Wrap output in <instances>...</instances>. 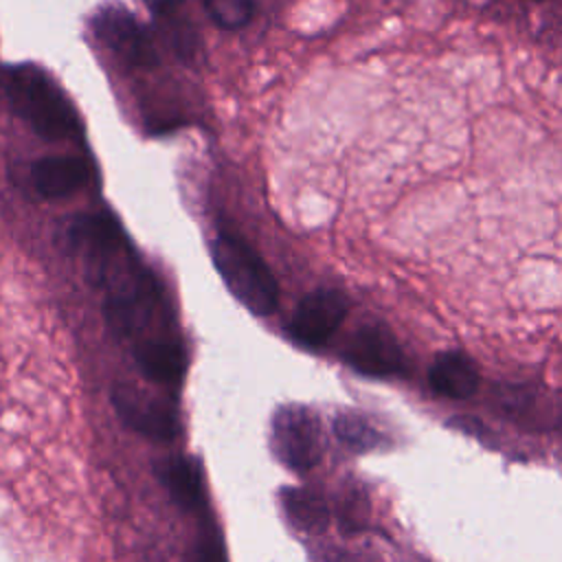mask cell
Masks as SVG:
<instances>
[{
	"label": "cell",
	"mask_w": 562,
	"mask_h": 562,
	"mask_svg": "<svg viewBox=\"0 0 562 562\" xmlns=\"http://www.w3.org/2000/svg\"><path fill=\"white\" fill-rule=\"evenodd\" d=\"M345 362L369 378H389L404 369V353L395 336L380 323L362 325L349 338Z\"/></svg>",
	"instance_id": "obj_7"
},
{
	"label": "cell",
	"mask_w": 562,
	"mask_h": 562,
	"mask_svg": "<svg viewBox=\"0 0 562 562\" xmlns=\"http://www.w3.org/2000/svg\"><path fill=\"white\" fill-rule=\"evenodd\" d=\"M349 310V301L342 292L321 288L301 299L290 323L288 334L301 347H323L340 327Z\"/></svg>",
	"instance_id": "obj_6"
},
{
	"label": "cell",
	"mask_w": 562,
	"mask_h": 562,
	"mask_svg": "<svg viewBox=\"0 0 562 562\" xmlns=\"http://www.w3.org/2000/svg\"><path fill=\"white\" fill-rule=\"evenodd\" d=\"M92 31L119 59L134 68L158 66V50L140 22L123 4H105L92 15Z\"/></svg>",
	"instance_id": "obj_4"
},
{
	"label": "cell",
	"mask_w": 562,
	"mask_h": 562,
	"mask_svg": "<svg viewBox=\"0 0 562 562\" xmlns=\"http://www.w3.org/2000/svg\"><path fill=\"white\" fill-rule=\"evenodd\" d=\"M281 507L288 522L303 533H321L329 522L325 498L310 487H283Z\"/></svg>",
	"instance_id": "obj_12"
},
{
	"label": "cell",
	"mask_w": 562,
	"mask_h": 562,
	"mask_svg": "<svg viewBox=\"0 0 562 562\" xmlns=\"http://www.w3.org/2000/svg\"><path fill=\"white\" fill-rule=\"evenodd\" d=\"M7 97L11 108L46 140H75L81 125L72 103L48 72L33 64L7 70Z\"/></svg>",
	"instance_id": "obj_1"
},
{
	"label": "cell",
	"mask_w": 562,
	"mask_h": 562,
	"mask_svg": "<svg viewBox=\"0 0 562 562\" xmlns=\"http://www.w3.org/2000/svg\"><path fill=\"white\" fill-rule=\"evenodd\" d=\"M140 373L158 384H178L187 369V353L176 338H145L134 347Z\"/></svg>",
	"instance_id": "obj_9"
},
{
	"label": "cell",
	"mask_w": 562,
	"mask_h": 562,
	"mask_svg": "<svg viewBox=\"0 0 562 562\" xmlns=\"http://www.w3.org/2000/svg\"><path fill=\"white\" fill-rule=\"evenodd\" d=\"M428 380L439 395H446L450 400H465L479 386V371L468 356L459 351H448L432 362Z\"/></svg>",
	"instance_id": "obj_11"
},
{
	"label": "cell",
	"mask_w": 562,
	"mask_h": 562,
	"mask_svg": "<svg viewBox=\"0 0 562 562\" xmlns=\"http://www.w3.org/2000/svg\"><path fill=\"white\" fill-rule=\"evenodd\" d=\"M202 4L222 29H241L255 13V0H202Z\"/></svg>",
	"instance_id": "obj_15"
},
{
	"label": "cell",
	"mask_w": 562,
	"mask_h": 562,
	"mask_svg": "<svg viewBox=\"0 0 562 562\" xmlns=\"http://www.w3.org/2000/svg\"><path fill=\"white\" fill-rule=\"evenodd\" d=\"M156 474L165 485L169 498L184 512H193L202 505V470L189 454H173L156 465Z\"/></svg>",
	"instance_id": "obj_10"
},
{
	"label": "cell",
	"mask_w": 562,
	"mask_h": 562,
	"mask_svg": "<svg viewBox=\"0 0 562 562\" xmlns=\"http://www.w3.org/2000/svg\"><path fill=\"white\" fill-rule=\"evenodd\" d=\"M334 432L338 441L351 452H369L382 443V432L378 426L362 413H338L334 419Z\"/></svg>",
	"instance_id": "obj_14"
},
{
	"label": "cell",
	"mask_w": 562,
	"mask_h": 562,
	"mask_svg": "<svg viewBox=\"0 0 562 562\" xmlns=\"http://www.w3.org/2000/svg\"><path fill=\"white\" fill-rule=\"evenodd\" d=\"M193 562H222V558L215 547H204V549H200V553Z\"/></svg>",
	"instance_id": "obj_17"
},
{
	"label": "cell",
	"mask_w": 562,
	"mask_h": 562,
	"mask_svg": "<svg viewBox=\"0 0 562 562\" xmlns=\"http://www.w3.org/2000/svg\"><path fill=\"white\" fill-rule=\"evenodd\" d=\"M154 18L160 22L165 35L180 57H189L195 48V33L191 24L180 15L182 0H143Z\"/></svg>",
	"instance_id": "obj_13"
},
{
	"label": "cell",
	"mask_w": 562,
	"mask_h": 562,
	"mask_svg": "<svg viewBox=\"0 0 562 562\" xmlns=\"http://www.w3.org/2000/svg\"><path fill=\"white\" fill-rule=\"evenodd\" d=\"M323 562H360V560L356 555H349V553H342V551H334Z\"/></svg>",
	"instance_id": "obj_18"
},
{
	"label": "cell",
	"mask_w": 562,
	"mask_h": 562,
	"mask_svg": "<svg viewBox=\"0 0 562 562\" xmlns=\"http://www.w3.org/2000/svg\"><path fill=\"white\" fill-rule=\"evenodd\" d=\"M211 259L231 294L252 314L277 310L279 283L250 244L231 228H217L211 241Z\"/></svg>",
	"instance_id": "obj_2"
},
{
	"label": "cell",
	"mask_w": 562,
	"mask_h": 562,
	"mask_svg": "<svg viewBox=\"0 0 562 562\" xmlns=\"http://www.w3.org/2000/svg\"><path fill=\"white\" fill-rule=\"evenodd\" d=\"M340 525L349 531H356V529H362V522H364V516H367V501L360 492H347L345 498L340 501Z\"/></svg>",
	"instance_id": "obj_16"
},
{
	"label": "cell",
	"mask_w": 562,
	"mask_h": 562,
	"mask_svg": "<svg viewBox=\"0 0 562 562\" xmlns=\"http://www.w3.org/2000/svg\"><path fill=\"white\" fill-rule=\"evenodd\" d=\"M31 180L42 198L61 200L86 187L90 169L77 156H46L33 162Z\"/></svg>",
	"instance_id": "obj_8"
},
{
	"label": "cell",
	"mask_w": 562,
	"mask_h": 562,
	"mask_svg": "<svg viewBox=\"0 0 562 562\" xmlns=\"http://www.w3.org/2000/svg\"><path fill=\"white\" fill-rule=\"evenodd\" d=\"M270 450L292 472H310L323 454L316 413L301 404L279 406L270 422Z\"/></svg>",
	"instance_id": "obj_3"
},
{
	"label": "cell",
	"mask_w": 562,
	"mask_h": 562,
	"mask_svg": "<svg viewBox=\"0 0 562 562\" xmlns=\"http://www.w3.org/2000/svg\"><path fill=\"white\" fill-rule=\"evenodd\" d=\"M112 406L127 428L147 439L171 441L180 435L178 413L165 397L149 395L130 384H116L112 389Z\"/></svg>",
	"instance_id": "obj_5"
}]
</instances>
